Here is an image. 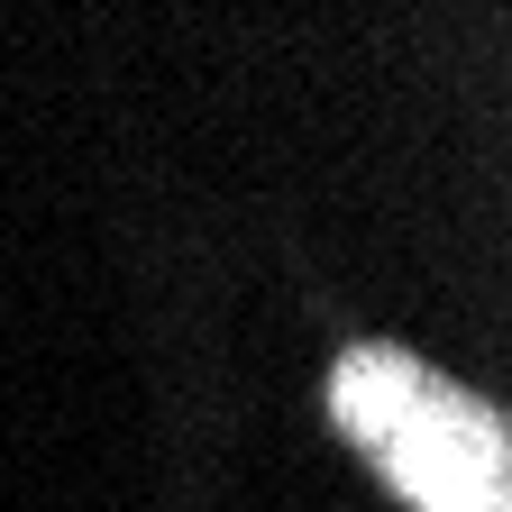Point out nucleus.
Returning a JSON list of instances; mask_svg holds the SVG:
<instances>
[{
    "label": "nucleus",
    "instance_id": "f257e3e1",
    "mask_svg": "<svg viewBox=\"0 0 512 512\" xmlns=\"http://www.w3.org/2000/svg\"><path fill=\"white\" fill-rule=\"evenodd\" d=\"M330 421L375 458L412 512H512V439L503 421L412 366L403 348H348L330 366Z\"/></svg>",
    "mask_w": 512,
    "mask_h": 512
}]
</instances>
